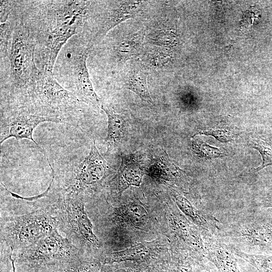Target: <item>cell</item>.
Masks as SVG:
<instances>
[{"mask_svg":"<svg viewBox=\"0 0 272 272\" xmlns=\"http://www.w3.org/2000/svg\"><path fill=\"white\" fill-rule=\"evenodd\" d=\"M150 265L137 264L134 266H119L118 263L102 264L100 272H150Z\"/></svg>","mask_w":272,"mask_h":272,"instance_id":"obj_24","label":"cell"},{"mask_svg":"<svg viewBox=\"0 0 272 272\" xmlns=\"http://www.w3.org/2000/svg\"><path fill=\"white\" fill-rule=\"evenodd\" d=\"M145 32L139 31L122 39L114 48L115 56L119 60H127L135 57L141 51Z\"/></svg>","mask_w":272,"mask_h":272,"instance_id":"obj_20","label":"cell"},{"mask_svg":"<svg viewBox=\"0 0 272 272\" xmlns=\"http://www.w3.org/2000/svg\"><path fill=\"white\" fill-rule=\"evenodd\" d=\"M269 213L250 215L232 224L226 235L228 244L248 252H272V214Z\"/></svg>","mask_w":272,"mask_h":272,"instance_id":"obj_7","label":"cell"},{"mask_svg":"<svg viewBox=\"0 0 272 272\" xmlns=\"http://www.w3.org/2000/svg\"><path fill=\"white\" fill-rule=\"evenodd\" d=\"M19 197L23 202L15 206L1 204V243L10 248L13 255L57 229L47 192Z\"/></svg>","mask_w":272,"mask_h":272,"instance_id":"obj_2","label":"cell"},{"mask_svg":"<svg viewBox=\"0 0 272 272\" xmlns=\"http://www.w3.org/2000/svg\"><path fill=\"white\" fill-rule=\"evenodd\" d=\"M261 205L264 208H272V191L261 201Z\"/></svg>","mask_w":272,"mask_h":272,"instance_id":"obj_27","label":"cell"},{"mask_svg":"<svg viewBox=\"0 0 272 272\" xmlns=\"http://www.w3.org/2000/svg\"><path fill=\"white\" fill-rule=\"evenodd\" d=\"M84 254L56 229L12 256L17 265L27 270L38 272Z\"/></svg>","mask_w":272,"mask_h":272,"instance_id":"obj_6","label":"cell"},{"mask_svg":"<svg viewBox=\"0 0 272 272\" xmlns=\"http://www.w3.org/2000/svg\"><path fill=\"white\" fill-rule=\"evenodd\" d=\"M51 200L57 229L83 253L94 256L101 244L94 232L85 198L75 193L54 191Z\"/></svg>","mask_w":272,"mask_h":272,"instance_id":"obj_3","label":"cell"},{"mask_svg":"<svg viewBox=\"0 0 272 272\" xmlns=\"http://www.w3.org/2000/svg\"><path fill=\"white\" fill-rule=\"evenodd\" d=\"M197 134L212 135L221 142H228L233 140V135L228 130L220 129H209L198 130L193 137Z\"/></svg>","mask_w":272,"mask_h":272,"instance_id":"obj_25","label":"cell"},{"mask_svg":"<svg viewBox=\"0 0 272 272\" xmlns=\"http://www.w3.org/2000/svg\"><path fill=\"white\" fill-rule=\"evenodd\" d=\"M69 48L65 56L68 78L74 87L75 95L79 101L93 107L101 108L103 104L96 93L87 66V59L91 47L79 42Z\"/></svg>","mask_w":272,"mask_h":272,"instance_id":"obj_9","label":"cell"},{"mask_svg":"<svg viewBox=\"0 0 272 272\" xmlns=\"http://www.w3.org/2000/svg\"><path fill=\"white\" fill-rule=\"evenodd\" d=\"M230 246L235 256L249 263L259 272H272V254L263 255L247 253L233 246Z\"/></svg>","mask_w":272,"mask_h":272,"instance_id":"obj_21","label":"cell"},{"mask_svg":"<svg viewBox=\"0 0 272 272\" xmlns=\"http://www.w3.org/2000/svg\"><path fill=\"white\" fill-rule=\"evenodd\" d=\"M108 171L107 162L97 150L94 139L88 155L72 175L65 179L62 187L57 190L63 193L80 195L86 201L87 195L101 184Z\"/></svg>","mask_w":272,"mask_h":272,"instance_id":"obj_8","label":"cell"},{"mask_svg":"<svg viewBox=\"0 0 272 272\" xmlns=\"http://www.w3.org/2000/svg\"><path fill=\"white\" fill-rule=\"evenodd\" d=\"M100 259L86 254L72 260L42 269L38 272H100Z\"/></svg>","mask_w":272,"mask_h":272,"instance_id":"obj_17","label":"cell"},{"mask_svg":"<svg viewBox=\"0 0 272 272\" xmlns=\"http://www.w3.org/2000/svg\"><path fill=\"white\" fill-rule=\"evenodd\" d=\"M147 78L148 73L143 67L135 66L128 77L126 88L136 94L149 106L153 107V102L148 89Z\"/></svg>","mask_w":272,"mask_h":272,"instance_id":"obj_19","label":"cell"},{"mask_svg":"<svg viewBox=\"0 0 272 272\" xmlns=\"http://www.w3.org/2000/svg\"><path fill=\"white\" fill-rule=\"evenodd\" d=\"M153 242L138 243L122 250L106 254L101 259L102 264H113L132 262L139 264L152 265L154 258Z\"/></svg>","mask_w":272,"mask_h":272,"instance_id":"obj_14","label":"cell"},{"mask_svg":"<svg viewBox=\"0 0 272 272\" xmlns=\"http://www.w3.org/2000/svg\"><path fill=\"white\" fill-rule=\"evenodd\" d=\"M141 1L115 2L106 13L97 31L88 42L91 47L101 40L112 29L120 23L136 16L141 6Z\"/></svg>","mask_w":272,"mask_h":272,"instance_id":"obj_11","label":"cell"},{"mask_svg":"<svg viewBox=\"0 0 272 272\" xmlns=\"http://www.w3.org/2000/svg\"><path fill=\"white\" fill-rule=\"evenodd\" d=\"M205 257L215 267L216 272H241L230 245L215 236L202 237Z\"/></svg>","mask_w":272,"mask_h":272,"instance_id":"obj_12","label":"cell"},{"mask_svg":"<svg viewBox=\"0 0 272 272\" xmlns=\"http://www.w3.org/2000/svg\"><path fill=\"white\" fill-rule=\"evenodd\" d=\"M21 18L36 43L39 69L52 72L62 46L89 18L93 1H26Z\"/></svg>","mask_w":272,"mask_h":272,"instance_id":"obj_1","label":"cell"},{"mask_svg":"<svg viewBox=\"0 0 272 272\" xmlns=\"http://www.w3.org/2000/svg\"><path fill=\"white\" fill-rule=\"evenodd\" d=\"M47 121L62 122L59 119L34 112L18 104L1 113L0 144L11 138L16 140L25 139L31 140L41 149L34 140L33 133L39 124Z\"/></svg>","mask_w":272,"mask_h":272,"instance_id":"obj_10","label":"cell"},{"mask_svg":"<svg viewBox=\"0 0 272 272\" xmlns=\"http://www.w3.org/2000/svg\"><path fill=\"white\" fill-rule=\"evenodd\" d=\"M173 195L178 208L198 228L202 237L214 236L220 230L219 221L214 216L196 208L180 194L174 193Z\"/></svg>","mask_w":272,"mask_h":272,"instance_id":"obj_13","label":"cell"},{"mask_svg":"<svg viewBox=\"0 0 272 272\" xmlns=\"http://www.w3.org/2000/svg\"><path fill=\"white\" fill-rule=\"evenodd\" d=\"M10 272H16V266H15V263L14 262L13 264V267H12V269L10 271Z\"/></svg>","mask_w":272,"mask_h":272,"instance_id":"obj_29","label":"cell"},{"mask_svg":"<svg viewBox=\"0 0 272 272\" xmlns=\"http://www.w3.org/2000/svg\"><path fill=\"white\" fill-rule=\"evenodd\" d=\"M106 220L110 223H127L138 227L144 226L148 219L145 207L137 202L119 207L109 206Z\"/></svg>","mask_w":272,"mask_h":272,"instance_id":"obj_16","label":"cell"},{"mask_svg":"<svg viewBox=\"0 0 272 272\" xmlns=\"http://www.w3.org/2000/svg\"><path fill=\"white\" fill-rule=\"evenodd\" d=\"M143 175L144 169L135 155H122L115 178L118 193L121 194L131 186L140 187Z\"/></svg>","mask_w":272,"mask_h":272,"instance_id":"obj_15","label":"cell"},{"mask_svg":"<svg viewBox=\"0 0 272 272\" xmlns=\"http://www.w3.org/2000/svg\"><path fill=\"white\" fill-rule=\"evenodd\" d=\"M194 272H216L210 268L205 263L198 264L196 266Z\"/></svg>","mask_w":272,"mask_h":272,"instance_id":"obj_28","label":"cell"},{"mask_svg":"<svg viewBox=\"0 0 272 272\" xmlns=\"http://www.w3.org/2000/svg\"><path fill=\"white\" fill-rule=\"evenodd\" d=\"M35 46L29 28L19 15L7 49L1 55L9 57L13 93L26 89L40 71L34 59Z\"/></svg>","mask_w":272,"mask_h":272,"instance_id":"obj_5","label":"cell"},{"mask_svg":"<svg viewBox=\"0 0 272 272\" xmlns=\"http://www.w3.org/2000/svg\"><path fill=\"white\" fill-rule=\"evenodd\" d=\"M175 37L172 33L168 31H159L153 36L152 40L155 44L163 45L168 46L173 45L175 41Z\"/></svg>","mask_w":272,"mask_h":272,"instance_id":"obj_26","label":"cell"},{"mask_svg":"<svg viewBox=\"0 0 272 272\" xmlns=\"http://www.w3.org/2000/svg\"><path fill=\"white\" fill-rule=\"evenodd\" d=\"M251 144L253 148L260 153L262 157V164L257 167L256 170L258 171L265 167L272 165V145L259 140H252Z\"/></svg>","mask_w":272,"mask_h":272,"instance_id":"obj_23","label":"cell"},{"mask_svg":"<svg viewBox=\"0 0 272 272\" xmlns=\"http://www.w3.org/2000/svg\"><path fill=\"white\" fill-rule=\"evenodd\" d=\"M192 149L198 157L205 159L217 158L222 155L218 148L212 147L199 139L192 142Z\"/></svg>","mask_w":272,"mask_h":272,"instance_id":"obj_22","label":"cell"},{"mask_svg":"<svg viewBox=\"0 0 272 272\" xmlns=\"http://www.w3.org/2000/svg\"><path fill=\"white\" fill-rule=\"evenodd\" d=\"M108 118L106 142L109 152L123 140L126 129V121L123 116L117 114L102 105L101 108Z\"/></svg>","mask_w":272,"mask_h":272,"instance_id":"obj_18","label":"cell"},{"mask_svg":"<svg viewBox=\"0 0 272 272\" xmlns=\"http://www.w3.org/2000/svg\"><path fill=\"white\" fill-rule=\"evenodd\" d=\"M20 95V104L40 114L63 120L64 113L79 102L75 94L62 87L52 72L40 70L36 79Z\"/></svg>","mask_w":272,"mask_h":272,"instance_id":"obj_4","label":"cell"}]
</instances>
